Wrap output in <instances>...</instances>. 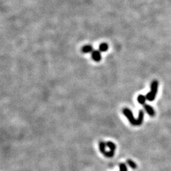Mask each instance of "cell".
<instances>
[{"label": "cell", "mask_w": 171, "mask_h": 171, "mask_svg": "<svg viewBox=\"0 0 171 171\" xmlns=\"http://www.w3.org/2000/svg\"><path fill=\"white\" fill-rule=\"evenodd\" d=\"M119 169L120 171H127V167L124 163H120L119 164Z\"/></svg>", "instance_id": "cell-11"}, {"label": "cell", "mask_w": 171, "mask_h": 171, "mask_svg": "<svg viewBox=\"0 0 171 171\" xmlns=\"http://www.w3.org/2000/svg\"><path fill=\"white\" fill-rule=\"evenodd\" d=\"M107 144V146L108 147L110 148V150L113 152H115V150L116 149V145L113 143V142H111V141H107L106 142Z\"/></svg>", "instance_id": "cell-9"}, {"label": "cell", "mask_w": 171, "mask_h": 171, "mask_svg": "<svg viewBox=\"0 0 171 171\" xmlns=\"http://www.w3.org/2000/svg\"><path fill=\"white\" fill-rule=\"evenodd\" d=\"M106 146H107V144L106 142H103V141H100L99 143V151L102 153H103L104 155L107 151H106Z\"/></svg>", "instance_id": "cell-5"}, {"label": "cell", "mask_w": 171, "mask_h": 171, "mask_svg": "<svg viewBox=\"0 0 171 171\" xmlns=\"http://www.w3.org/2000/svg\"><path fill=\"white\" fill-rule=\"evenodd\" d=\"M126 162H127V165H129L131 168H132V169H136L137 168V167H138L137 166L136 164V163L134 162V161H133L132 160H130V159L127 160Z\"/></svg>", "instance_id": "cell-10"}, {"label": "cell", "mask_w": 171, "mask_h": 171, "mask_svg": "<svg viewBox=\"0 0 171 171\" xmlns=\"http://www.w3.org/2000/svg\"><path fill=\"white\" fill-rule=\"evenodd\" d=\"M144 108L146 110V112L148 113V115H150V117H154L155 115V112L154 108H153L150 105H148L145 103V105H143Z\"/></svg>", "instance_id": "cell-3"}, {"label": "cell", "mask_w": 171, "mask_h": 171, "mask_svg": "<svg viewBox=\"0 0 171 171\" xmlns=\"http://www.w3.org/2000/svg\"><path fill=\"white\" fill-rule=\"evenodd\" d=\"M108 49V46L107 43L105 42H103L99 46V50L100 51L102 52H105V51H107Z\"/></svg>", "instance_id": "cell-8"}, {"label": "cell", "mask_w": 171, "mask_h": 171, "mask_svg": "<svg viewBox=\"0 0 171 171\" xmlns=\"http://www.w3.org/2000/svg\"><path fill=\"white\" fill-rule=\"evenodd\" d=\"M150 88H151V91L147 93L146 95V99L149 102H153L154 99L156 98V93L158 92V88H159V82L157 81H153L151 83V86H150Z\"/></svg>", "instance_id": "cell-2"}, {"label": "cell", "mask_w": 171, "mask_h": 171, "mask_svg": "<svg viewBox=\"0 0 171 171\" xmlns=\"http://www.w3.org/2000/svg\"><path fill=\"white\" fill-rule=\"evenodd\" d=\"M91 56L93 60L95 61V62H99L102 59V55H101L100 52L99 51H97V50H94L92 52Z\"/></svg>", "instance_id": "cell-4"}, {"label": "cell", "mask_w": 171, "mask_h": 171, "mask_svg": "<svg viewBox=\"0 0 171 171\" xmlns=\"http://www.w3.org/2000/svg\"><path fill=\"white\" fill-rule=\"evenodd\" d=\"M137 100H138V103H139V104L142 105L143 106L145 104V102H146V96H145L144 95L139 94V95L138 96V98H137Z\"/></svg>", "instance_id": "cell-7"}, {"label": "cell", "mask_w": 171, "mask_h": 171, "mask_svg": "<svg viewBox=\"0 0 171 171\" xmlns=\"http://www.w3.org/2000/svg\"><path fill=\"white\" fill-rule=\"evenodd\" d=\"M122 112L124 114L125 117L128 119L129 120V122L132 124L134 126H139V125H141L143 122V120H144V115H145V113H144V112L142 110H140L139 112V115H138V119H136L133 116V112H131L129 108H125L122 110Z\"/></svg>", "instance_id": "cell-1"}, {"label": "cell", "mask_w": 171, "mask_h": 171, "mask_svg": "<svg viewBox=\"0 0 171 171\" xmlns=\"http://www.w3.org/2000/svg\"><path fill=\"white\" fill-rule=\"evenodd\" d=\"M94 51L93 50V47L90 45H86V46H83L82 48V51L84 53H88L93 52Z\"/></svg>", "instance_id": "cell-6"}]
</instances>
